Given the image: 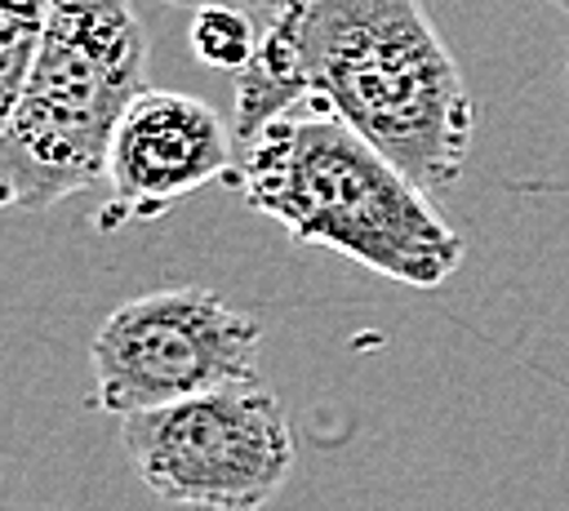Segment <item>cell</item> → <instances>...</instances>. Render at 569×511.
<instances>
[{
	"instance_id": "obj_7",
	"label": "cell",
	"mask_w": 569,
	"mask_h": 511,
	"mask_svg": "<svg viewBox=\"0 0 569 511\" xmlns=\"http://www.w3.org/2000/svg\"><path fill=\"white\" fill-rule=\"evenodd\" d=\"M258 36H262V18L244 4H204L191 18L196 58L204 67H218V71H231V76L253 58Z\"/></svg>"
},
{
	"instance_id": "obj_5",
	"label": "cell",
	"mask_w": 569,
	"mask_h": 511,
	"mask_svg": "<svg viewBox=\"0 0 569 511\" xmlns=\"http://www.w3.org/2000/svg\"><path fill=\"white\" fill-rule=\"evenodd\" d=\"M262 324L213 289L178 284L116 307L89 347L93 404L111 418L258 378Z\"/></svg>"
},
{
	"instance_id": "obj_8",
	"label": "cell",
	"mask_w": 569,
	"mask_h": 511,
	"mask_svg": "<svg viewBox=\"0 0 569 511\" xmlns=\"http://www.w3.org/2000/svg\"><path fill=\"white\" fill-rule=\"evenodd\" d=\"M49 0H0V120L22 93L31 58L40 49Z\"/></svg>"
},
{
	"instance_id": "obj_3",
	"label": "cell",
	"mask_w": 569,
	"mask_h": 511,
	"mask_svg": "<svg viewBox=\"0 0 569 511\" xmlns=\"http://www.w3.org/2000/svg\"><path fill=\"white\" fill-rule=\"evenodd\" d=\"M147 89V36L133 0H49L22 93L0 120L4 204L22 213L107 178L111 138Z\"/></svg>"
},
{
	"instance_id": "obj_9",
	"label": "cell",
	"mask_w": 569,
	"mask_h": 511,
	"mask_svg": "<svg viewBox=\"0 0 569 511\" xmlns=\"http://www.w3.org/2000/svg\"><path fill=\"white\" fill-rule=\"evenodd\" d=\"M164 4H182V9H204V4H244V9H253V13L262 18L276 0H164Z\"/></svg>"
},
{
	"instance_id": "obj_4",
	"label": "cell",
	"mask_w": 569,
	"mask_h": 511,
	"mask_svg": "<svg viewBox=\"0 0 569 511\" xmlns=\"http://www.w3.org/2000/svg\"><path fill=\"white\" fill-rule=\"evenodd\" d=\"M138 480L196 511H258L293 471V431L280 400L253 378L120 418Z\"/></svg>"
},
{
	"instance_id": "obj_2",
	"label": "cell",
	"mask_w": 569,
	"mask_h": 511,
	"mask_svg": "<svg viewBox=\"0 0 569 511\" xmlns=\"http://www.w3.org/2000/svg\"><path fill=\"white\" fill-rule=\"evenodd\" d=\"M240 200L298 244L333 249L387 280L436 289L462 267V236L387 151L333 111H284L236 142Z\"/></svg>"
},
{
	"instance_id": "obj_6",
	"label": "cell",
	"mask_w": 569,
	"mask_h": 511,
	"mask_svg": "<svg viewBox=\"0 0 569 511\" xmlns=\"http://www.w3.org/2000/svg\"><path fill=\"white\" fill-rule=\"evenodd\" d=\"M231 169H236V129H227L209 102L173 89H142L111 138V156H107L111 204L98 222L120 227V222L160 218L204 182L231 178Z\"/></svg>"
},
{
	"instance_id": "obj_10",
	"label": "cell",
	"mask_w": 569,
	"mask_h": 511,
	"mask_svg": "<svg viewBox=\"0 0 569 511\" xmlns=\"http://www.w3.org/2000/svg\"><path fill=\"white\" fill-rule=\"evenodd\" d=\"M551 4H556V9H565V13H569V0H551Z\"/></svg>"
},
{
	"instance_id": "obj_1",
	"label": "cell",
	"mask_w": 569,
	"mask_h": 511,
	"mask_svg": "<svg viewBox=\"0 0 569 511\" xmlns=\"http://www.w3.org/2000/svg\"><path fill=\"white\" fill-rule=\"evenodd\" d=\"M316 107L342 116L422 191L458 182L476 107L422 0H276L236 71V142Z\"/></svg>"
}]
</instances>
